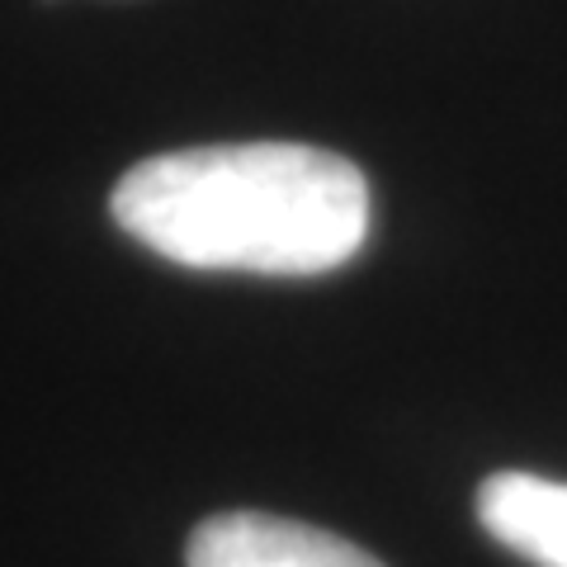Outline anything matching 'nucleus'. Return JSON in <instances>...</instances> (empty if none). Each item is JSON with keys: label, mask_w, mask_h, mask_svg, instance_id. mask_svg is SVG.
<instances>
[{"label": "nucleus", "mask_w": 567, "mask_h": 567, "mask_svg": "<svg viewBox=\"0 0 567 567\" xmlns=\"http://www.w3.org/2000/svg\"><path fill=\"white\" fill-rule=\"evenodd\" d=\"M110 213L185 270L327 275L369 241V181L308 142H218L123 171Z\"/></svg>", "instance_id": "1"}, {"label": "nucleus", "mask_w": 567, "mask_h": 567, "mask_svg": "<svg viewBox=\"0 0 567 567\" xmlns=\"http://www.w3.org/2000/svg\"><path fill=\"white\" fill-rule=\"evenodd\" d=\"M189 567H383L374 554L303 520L227 511L208 516L185 544Z\"/></svg>", "instance_id": "2"}, {"label": "nucleus", "mask_w": 567, "mask_h": 567, "mask_svg": "<svg viewBox=\"0 0 567 567\" xmlns=\"http://www.w3.org/2000/svg\"><path fill=\"white\" fill-rule=\"evenodd\" d=\"M487 535L535 567H567V483L539 473H492L477 487Z\"/></svg>", "instance_id": "3"}]
</instances>
